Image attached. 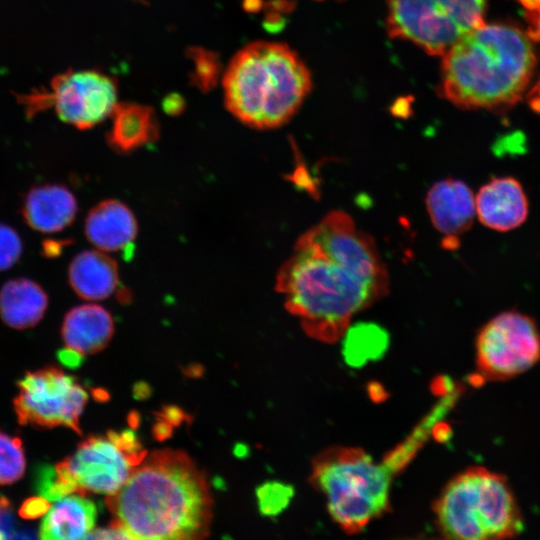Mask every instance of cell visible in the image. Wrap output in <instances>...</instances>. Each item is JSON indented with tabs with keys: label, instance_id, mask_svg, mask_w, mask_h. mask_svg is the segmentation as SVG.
I'll use <instances>...</instances> for the list:
<instances>
[{
	"label": "cell",
	"instance_id": "obj_25",
	"mask_svg": "<svg viewBox=\"0 0 540 540\" xmlns=\"http://www.w3.org/2000/svg\"><path fill=\"white\" fill-rule=\"evenodd\" d=\"M524 9L528 23L527 35L533 41H540V0H518Z\"/></svg>",
	"mask_w": 540,
	"mask_h": 540
},
{
	"label": "cell",
	"instance_id": "obj_3",
	"mask_svg": "<svg viewBox=\"0 0 540 540\" xmlns=\"http://www.w3.org/2000/svg\"><path fill=\"white\" fill-rule=\"evenodd\" d=\"M442 56L440 95L464 109L513 105L526 90L536 64L527 33L485 22Z\"/></svg>",
	"mask_w": 540,
	"mask_h": 540
},
{
	"label": "cell",
	"instance_id": "obj_23",
	"mask_svg": "<svg viewBox=\"0 0 540 540\" xmlns=\"http://www.w3.org/2000/svg\"><path fill=\"white\" fill-rule=\"evenodd\" d=\"M292 496V487L280 482H266L256 490L258 507L264 516L278 515L288 506Z\"/></svg>",
	"mask_w": 540,
	"mask_h": 540
},
{
	"label": "cell",
	"instance_id": "obj_1",
	"mask_svg": "<svg viewBox=\"0 0 540 540\" xmlns=\"http://www.w3.org/2000/svg\"><path fill=\"white\" fill-rule=\"evenodd\" d=\"M377 245L344 211L327 213L296 241L280 267L276 290L311 338L334 343L351 319L389 292Z\"/></svg>",
	"mask_w": 540,
	"mask_h": 540
},
{
	"label": "cell",
	"instance_id": "obj_26",
	"mask_svg": "<svg viewBox=\"0 0 540 540\" xmlns=\"http://www.w3.org/2000/svg\"><path fill=\"white\" fill-rule=\"evenodd\" d=\"M50 504L44 497H33L25 500L20 507L19 514L25 519L39 517L49 510Z\"/></svg>",
	"mask_w": 540,
	"mask_h": 540
},
{
	"label": "cell",
	"instance_id": "obj_22",
	"mask_svg": "<svg viewBox=\"0 0 540 540\" xmlns=\"http://www.w3.org/2000/svg\"><path fill=\"white\" fill-rule=\"evenodd\" d=\"M26 459L20 438L0 428V485L12 484L25 471Z\"/></svg>",
	"mask_w": 540,
	"mask_h": 540
},
{
	"label": "cell",
	"instance_id": "obj_4",
	"mask_svg": "<svg viewBox=\"0 0 540 540\" xmlns=\"http://www.w3.org/2000/svg\"><path fill=\"white\" fill-rule=\"evenodd\" d=\"M311 89L308 68L289 46L250 43L234 55L223 79L227 109L242 123L271 129L288 122Z\"/></svg>",
	"mask_w": 540,
	"mask_h": 540
},
{
	"label": "cell",
	"instance_id": "obj_13",
	"mask_svg": "<svg viewBox=\"0 0 540 540\" xmlns=\"http://www.w3.org/2000/svg\"><path fill=\"white\" fill-rule=\"evenodd\" d=\"M480 222L497 231L520 226L528 215V200L521 184L513 177H498L483 185L475 196Z\"/></svg>",
	"mask_w": 540,
	"mask_h": 540
},
{
	"label": "cell",
	"instance_id": "obj_6",
	"mask_svg": "<svg viewBox=\"0 0 540 540\" xmlns=\"http://www.w3.org/2000/svg\"><path fill=\"white\" fill-rule=\"evenodd\" d=\"M393 471L358 447H331L312 462L311 483L325 497L333 521L357 533L389 507Z\"/></svg>",
	"mask_w": 540,
	"mask_h": 540
},
{
	"label": "cell",
	"instance_id": "obj_8",
	"mask_svg": "<svg viewBox=\"0 0 540 540\" xmlns=\"http://www.w3.org/2000/svg\"><path fill=\"white\" fill-rule=\"evenodd\" d=\"M485 10L486 0H388L387 30L431 55H444L484 23Z\"/></svg>",
	"mask_w": 540,
	"mask_h": 540
},
{
	"label": "cell",
	"instance_id": "obj_21",
	"mask_svg": "<svg viewBox=\"0 0 540 540\" xmlns=\"http://www.w3.org/2000/svg\"><path fill=\"white\" fill-rule=\"evenodd\" d=\"M344 356L351 365L364 364L380 356L388 343L387 333L379 326L361 323L344 332Z\"/></svg>",
	"mask_w": 540,
	"mask_h": 540
},
{
	"label": "cell",
	"instance_id": "obj_2",
	"mask_svg": "<svg viewBox=\"0 0 540 540\" xmlns=\"http://www.w3.org/2000/svg\"><path fill=\"white\" fill-rule=\"evenodd\" d=\"M106 500L131 539L188 540L209 533L213 500L208 481L183 451L162 449L145 456Z\"/></svg>",
	"mask_w": 540,
	"mask_h": 540
},
{
	"label": "cell",
	"instance_id": "obj_24",
	"mask_svg": "<svg viewBox=\"0 0 540 540\" xmlns=\"http://www.w3.org/2000/svg\"><path fill=\"white\" fill-rule=\"evenodd\" d=\"M22 241L10 226L0 222V271L11 268L20 258Z\"/></svg>",
	"mask_w": 540,
	"mask_h": 540
},
{
	"label": "cell",
	"instance_id": "obj_15",
	"mask_svg": "<svg viewBox=\"0 0 540 540\" xmlns=\"http://www.w3.org/2000/svg\"><path fill=\"white\" fill-rule=\"evenodd\" d=\"M77 210L75 196L67 187L44 184L28 191L21 212L32 229L54 233L68 227L74 221Z\"/></svg>",
	"mask_w": 540,
	"mask_h": 540
},
{
	"label": "cell",
	"instance_id": "obj_17",
	"mask_svg": "<svg viewBox=\"0 0 540 540\" xmlns=\"http://www.w3.org/2000/svg\"><path fill=\"white\" fill-rule=\"evenodd\" d=\"M56 501L41 522L39 537L43 540L86 538L95 526V503L82 494H70Z\"/></svg>",
	"mask_w": 540,
	"mask_h": 540
},
{
	"label": "cell",
	"instance_id": "obj_9",
	"mask_svg": "<svg viewBox=\"0 0 540 540\" xmlns=\"http://www.w3.org/2000/svg\"><path fill=\"white\" fill-rule=\"evenodd\" d=\"M475 351L479 380L513 379L540 362V329L526 314L501 312L480 328Z\"/></svg>",
	"mask_w": 540,
	"mask_h": 540
},
{
	"label": "cell",
	"instance_id": "obj_18",
	"mask_svg": "<svg viewBox=\"0 0 540 540\" xmlns=\"http://www.w3.org/2000/svg\"><path fill=\"white\" fill-rule=\"evenodd\" d=\"M69 284L74 292L86 300L109 297L119 284L117 263L97 250L77 254L68 268Z\"/></svg>",
	"mask_w": 540,
	"mask_h": 540
},
{
	"label": "cell",
	"instance_id": "obj_19",
	"mask_svg": "<svg viewBox=\"0 0 540 540\" xmlns=\"http://www.w3.org/2000/svg\"><path fill=\"white\" fill-rule=\"evenodd\" d=\"M47 306V294L30 279H11L0 289V317L12 328L26 329L36 325Z\"/></svg>",
	"mask_w": 540,
	"mask_h": 540
},
{
	"label": "cell",
	"instance_id": "obj_12",
	"mask_svg": "<svg viewBox=\"0 0 540 540\" xmlns=\"http://www.w3.org/2000/svg\"><path fill=\"white\" fill-rule=\"evenodd\" d=\"M426 209L434 228L444 236L447 249H456L459 237L476 216L475 196L463 181L447 178L435 182L426 194Z\"/></svg>",
	"mask_w": 540,
	"mask_h": 540
},
{
	"label": "cell",
	"instance_id": "obj_7",
	"mask_svg": "<svg viewBox=\"0 0 540 540\" xmlns=\"http://www.w3.org/2000/svg\"><path fill=\"white\" fill-rule=\"evenodd\" d=\"M145 456L137 436L130 430L89 436L54 467L40 466L35 487L48 501L72 493L111 496L123 487Z\"/></svg>",
	"mask_w": 540,
	"mask_h": 540
},
{
	"label": "cell",
	"instance_id": "obj_10",
	"mask_svg": "<svg viewBox=\"0 0 540 540\" xmlns=\"http://www.w3.org/2000/svg\"><path fill=\"white\" fill-rule=\"evenodd\" d=\"M113 79L94 70L68 71L56 76L48 91L21 95L28 116L54 108L65 123L89 129L110 116L117 105Z\"/></svg>",
	"mask_w": 540,
	"mask_h": 540
},
{
	"label": "cell",
	"instance_id": "obj_28",
	"mask_svg": "<svg viewBox=\"0 0 540 540\" xmlns=\"http://www.w3.org/2000/svg\"><path fill=\"white\" fill-rule=\"evenodd\" d=\"M527 98L530 107L540 114V79L529 91Z\"/></svg>",
	"mask_w": 540,
	"mask_h": 540
},
{
	"label": "cell",
	"instance_id": "obj_5",
	"mask_svg": "<svg viewBox=\"0 0 540 540\" xmlns=\"http://www.w3.org/2000/svg\"><path fill=\"white\" fill-rule=\"evenodd\" d=\"M441 534L454 540L514 538L524 519L507 478L474 466L453 477L434 504Z\"/></svg>",
	"mask_w": 540,
	"mask_h": 540
},
{
	"label": "cell",
	"instance_id": "obj_14",
	"mask_svg": "<svg viewBox=\"0 0 540 540\" xmlns=\"http://www.w3.org/2000/svg\"><path fill=\"white\" fill-rule=\"evenodd\" d=\"M137 221L122 202L109 199L95 205L85 220L87 239L102 251L123 250L128 258L137 235Z\"/></svg>",
	"mask_w": 540,
	"mask_h": 540
},
{
	"label": "cell",
	"instance_id": "obj_16",
	"mask_svg": "<svg viewBox=\"0 0 540 540\" xmlns=\"http://www.w3.org/2000/svg\"><path fill=\"white\" fill-rule=\"evenodd\" d=\"M113 332L111 314L97 304H83L72 308L66 313L61 327L65 348L82 356L104 349Z\"/></svg>",
	"mask_w": 540,
	"mask_h": 540
},
{
	"label": "cell",
	"instance_id": "obj_20",
	"mask_svg": "<svg viewBox=\"0 0 540 540\" xmlns=\"http://www.w3.org/2000/svg\"><path fill=\"white\" fill-rule=\"evenodd\" d=\"M108 134L110 146L120 153H128L157 138L158 127L152 110L135 104H117Z\"/></svg>",
	"mask_w": 540,
	"mask_h": 540
},
{
	"label": "cell",
	"instance_id": "obj_27",
	"mask_svg": "<svg viewBox=\"0 0 540 540\" xmlns=\"http://www.w3.org/2000/svg\"><path fill=\"white\" fill-rule=\"evenodd\" d=\"M86 538H95V539H131L127 531L114 520L106 528L92 530Z\"/></svg>",
	"mask_w": 540,
	"mask_h": 540
},
{
	"label": "cell",
	"instance_id": "obj_11",
	"mask_svg": "<svg viewBox=\"0 0 540 540\" xmlns=\"http://www.w3.org/2000/svg\"><path fill=\"white\" fill-rule=\"evenodd\" d=\"M13 400L18 422L36 428L67 427L81 434L80 416L88 393L78 380L55 366L27 372Z\"/></svg>",
	"mask_w": 540,
	"mask_h": 540
}]
</instances>
